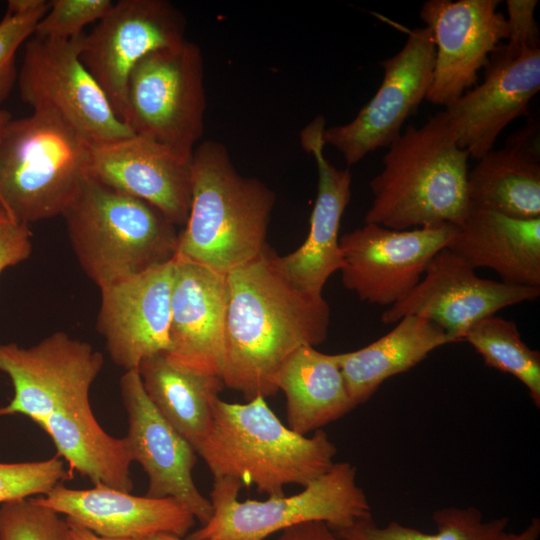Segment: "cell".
<instances>
[{
    "label": "cell",
    "instance_id": "obj_1",
    "mask_svg": "<svg viewBox=\"0 0 540 540\" xmlns=\"http://www.w3.org/2000/svg\"><path fill=\"white\" fill-rule=\"evenodd\" d=\"M267 245L226 274L221 378L246 401L274 395L272 380L295 350L327 337L330 307L322 294L303 292L278 270Z\"/></svg>",
    "mask_w": 540,
    "mask_h": 540
},
{
    "label": "cell",
    "instance_id": "obj_2",
    "mask_svg": "<svg viewBox=\"0 0 540 540\" xmlns=\"http://www.w3.org/2000/svg\"><path fill=\"white\" fill-rule=\"evenodd\" d=\"M383 168L369 183L373 201L365 223L394 230L461 225L470 212L469 154L443 111L409 126L388 146Z\"/></svg>",
    "mask_w": 540,
    "mask_h": 540
},
{
    "label": "cell",
    "instance_id": "obj_3",
    "mask_svg": "<svg viewBox=\"0 0 540 540\" xmlns=\"http://www.w3.org/2000/svg\"><path fill=\"white\" fill-rule=\"evenodd\" d=\"M337 449L322 429L311 437L286 427L264 397L246 403L217 398L210 430L196 453L215 478L254 485L269 497L283 496L284 487H303L334 465Z\"/></svg>",
    "mask_w": 540,
    "mask_h": 540
},
{
    "label": "cell",
    "instance_id": "obj_4",
    "mask_svg": "<svg viewBox=\"0 0 540 540\" xmlns=\"http://www.w3.org/2000/svg\"><path fill=\"white\" fill-rule=\"evenodd\" d=\"M275 203L261 180L242 176L224 144L207 140L192 155V195L176 258L227 274L265 247Z\"/></svg>",
    "mask_w": 540,
    "mask_h": 540
},
{
    "label": "cell",
    "instance_id": "obj_5",
    "mask_svg": "<svg viewBox=\"0 0 540 540\" xmlns=\"http://www.w3.org/2000/svg\"><path fill=\"white\" fill-rule=\"evenodd\" d=\"M62 216L81 268L99 289L176 257L179 232L161 211L90 175Z\"/></svg>",
    "mask_w": 540,
    "mask_h": 540
},
{
    "label": "cell",
    "instance_id": "obj_6",
    "mask_svg": "<svg viewBox=\"0 0 540 540\" xmlns=\"http://www.w3.org/2000/svg\"><path fill=\"white\" fill-rule=\"evenodd\" d=\"M92 142L53 111L11 119L0 141V203L12 221L63 214L90 175Z\"/></svg>",
    "mask_w": 540,
    "mask_h": 540
},
{
    "label": "cell",
    "instance_id": "obj_7",
    "mask_svg": "<svg viewBox=\"0 0 540 540\" xmlns=\"http://www.w3.org/2000/svg\"><path fill=\"white\" fill-rule=\"evenodd\" d=\"M242 484L215 478L210 492L213 514L185 540H265L294 525L323 521L333 531L345 529L371 514L364 491L356 483V468L338 462L291 496L239 501Z\"/></svg>",
    "mask_w": 540,
    "mask_h": 540
},
{
    "label": "cell",
    "instance_id": "obj_8",
    "mask_svg": "<svg viewBox=\"0 0 540 540\" xmlns=\"http://www.w3.org/2000/svg\"><path fill=\"white\" fill-rule=\"evenodd\" d=\"M205 111L203 58L195 43L155 50L133 68L124 117L133 134L193 154Z\"/></svg>",
    "mask_w": 540,
    "mask_h": 540
},
{
    "label": "cell",
    "instance_id": "obj_9",
    "mask_svg": "<svg viewBox=\"0 0 540 540\" xmlns=\"http://www.w3.org/2000/svg\"><path fill=\"white\" fill-rule=\"evenodd\" d=\"M84 33L68 40L30 37L18 72L20 97L33 111H53L92 143L133 135L81 60Z\"/></svg>",
    "mask_w": 540,
    "mask_h": 540
},
{
    "label": "cell",
    "instance_id": "obj_10",
    "mask_svg": "<svg viewBox=\"0 0 540 540\" xmlns=\"http://www.w3.org/2000/svg\"><path fill=\"white\" fill-rule=\"evenodd\" d=\"M103 355L88 342L55 332L34 346L0 344V371L14 394L0 416L24 415L39 425L51 414L89 403Z\"/></svg>",
    "mask_w": 540,
    "mask_h": 540
},
{
    "label": "cell",
    "instance_id": "obj_11",
    "mask_svg": "<svg viewBox=\"0 0 540 540\" xmlns=\"http://www.w3.org/2000/svg\"><path fill=\"white\" fill-rule=\"evenodd\" d=\"M455 231L452 224L394 230L365 223L339 239L343 285L362 301L392 306L420 282Z\"/></svg>",
    "mask_w": 540,
    "mask_h": 540
},
{
    "label": "cell",
    "instance_id": "obj_12",
    "mask_svg": "<svg viewBox=\"0 0 540 540\" xmlns=\"http://www.w3.org/2000/svg\"><path fill=\"white\" fill-rule=\"evenodd\" d=\"M435 56L430 29L425 26L411 30L403 48L380 62L384 74L375 95L350 122L325 128L324 144L336 148L347 165L388 147L426 99Z\"/></svg>",
    "mask_w": 540,
    "mask_h": 540
},
{
    "label": "cell",
    "instance_id": "obj_13",
    "mask_svg": "<svg viewBox=\"0 0 540 540\" xmlns=\"http://www.w3.org/2000/svg\"><path fill=\"white\" fill-rule=\"evenodd\" d=\"M183 14L166 0H120L82 38L81 60L124 122L129 76L149 53L186 39Z\"/></svg>",
    "mask_w": 540,
    "mask_h": 540
},
{
    "label": "cell",
    "instance_id": "obj_14",
    "mask_svg": "<svg viewBox=\"0 0 540 540\" xmlns=\"http://www.w3.org/2000/svg\"><path fill=\"white\" fill-rule=\"evenodd\" d=\"M424 278L381 315L385 324L407 315L425 318L456 342L479 321L499 310L540 296V287H523L480 278L475 269L447 248L428 263Z\"/></svg>",
    "mask_w": 540,
    "mask_h": 540
},
{
    "label": "cell",
    "instance_id": "obj_15",
    "mask_svg": "<svg viewBox=\"0 0 540 540\" xmlns=\"http://www.w3.org/2000/svg\"><path fill=\"white\" fill-rule=\"evenodd\" d=\"M540 89V46L507 40L489 58L481 84L445 107L458 145L479 160L502 130L528 114Z\"/></svg>",
    "mask_w": 540,
    "mask_h": 540
},
{
    "label": "cell",
    "instance_id": "obj_16",
    "mask_svg": "<svg viewBox=\"0 0 540 540\" xmlns=\"http://www.w3.org/2000/svg\"><path fill=\"white\" fill-rule=\"evenodd\" d=\"M498 0H428L419 15L430 29L436 56L426 96L432 104L448 106L476 86L478 72L494 50L507 40V19Z\"/></svg>",
    "mask_w": 540,
    "mask_h": 540
},
{
    "label": "cell",
    "instance_id": "obj_17",
    "mask_svg": "<svg viewBox=\"0 0 540 540\" xmlns=\"http://www.w3.org/2000/svg\"><path fill=\"white\" fill-rule=\"evenodd\" d=\"M120 393L128 416L124 440L132 460L141 465L148 477L145 495L175 499L204 525L213 509L193 481L196 451L154 407L138 370L125 371L120 379Z\"/></svg>",
    "mask_w": 540,
    "mask_h": 540
},
{
    "label": "cell",
    "instance_id": "obj_18",
    "mask_svg": "<svg viewBox=\"0 0 540 540\" xmlns=\"http://www.w3.org/2000/svg\"><path fill=\"white\" fill-rule=\"evenodd\" d=\"M173 268L174 260L100 289L97 330L125 371L169 348Z\"/></svg>",
    "mask_w": 540,
    "mask_h": 540
},
{
    "label": "cell",
    "instance_id": "obj_19",
    "mask_svg": "<svg viewBox=\"0 0 540 540\" xmlns=\"http://www.w3.org/2000/svg\"><path fill=\"white\" fill-rule=\"evenodd\" d=\"M192 155L133 134L92 143L90 176L146 201L175 226H184L191 204Z\"/></svg>",
    "mask_w": 540,
    "mask_h": 540
},
{
    "label": "cell",
    "instance_id": "obj_20",
    "mask_svg": "<svg viewBox=\"0 0 540 540\" xmlns=\"http://www.w3.org/2000/svg\"><path fill=\"white\" fill-rule=\"evenodd\" d=\"M226 274L174 259L167 361L181 370L221 377Z\"/></svg>",
    "mask_w": 540,
    "mask_h": 540
},
{
    "label": "cell",
    "instance_id": "obj_21",
    "mask_svg": "<svg viewBox=\"0 0 540 540\" xmlns=\"http://www.w3.org/2000/svg\"><path fill=\"white\" fill-rule=\"evenodd\" d=\"M325 124V118L317 116L300 132L301 146L313 156L318 175L309 233L295 251L275 256L281 274L297 289L314 295L322 294L329 277L343 266L339 228L352 183L350 171L338 169L324 155Z\"/></svg>",
    "mask_w": 540,
    "mask_h": 540
},
{
    "label": "cell",
    "instance_id": "obj_22",
    "mask_svg": "<svg viewBox=\"0 0 540 540\" xmlns=\"http://www.w3.org/2000/svg\"><path fill=\"white\" fill-rule=\"evenodd\" d=\"M34 500L94 534L108 539L145 540L158 534L185 538L195 517L171 497L136 496L105 486H55Z\"/></svg>",
    "mask_w": 540,
    "mask_h": 540
},
{
    "label": "cell",
    "instance_id": "obj_23",
    "mask_svg": "<svg viewBox=\"0 0 540 540\" xmlns=\"http://www.w3.org/2000/svg\"><path fill=\"white\" fill-rule=\"evenodd\" d=\"M446 248L473 269L494 270L506 284L540 287V217L471 209Z\"/></svg>",
    "mask_w": 540,
    "mask_h": 540
},
{
    "label": "cell",
    "instance_id": "obj_24",
    "mask_svg": "<svg viewBox=\"0 0 540 540\" xmlns=\"http://www.w3.org/2000/svg\"><path fill=\"white\" fill-rule=\"evenodd\" d=\"M538 125H526L492 149L468 172L470 210H489L506 216L540 217V157Z\"/></svg>",
    "mask_w": 540,
    "mask_h": 540
},
{
    "label": "cell",
    "instance_id": "obj_25",
    "mask_svg": "<svg viewBox=\"0 0 540 540\" xmlns=\"http://www.w3.org/2000/svg\"><path fill=\"white\" fill-rule=\"evenodd\" d=\"M272 384L285 394L288 428L301 435L321 429L356 407L336 354L312 346L300 347L288 356Z\"/></svg>",
    "mask_w": 540,
    "mask_h": 540
},
{
    "label": "cell",
    "instance_id": "obj_26",
    "mask_svg": "<svg viewBox=\"0 0 540 540\" xmlns=\"http://www.w3.org/2000/svg\"><path fill=\"white\" fill-rule=\"evenodd\" d=\"M455 342L433 322L407 315L386 335L361 349L336 354V358L348 394L357 406L388 378L408 371L436 348Z\"/></svg>",
    "mask_w": 540,
    "mask_h": 540
},
{
    "label": "cell",
    "instance_id": "obj_27",
    "mask_svg": "<svg viewBox=\"0 0 540 540\" xmlns=\"http://www.w3.org/2000/svg\"><path fill=\"white\" fill-rule=\"evenodd\" d=\"M51 438L57 456L69 471L87 477L94 486L131 492L133 462L124 438L104 431L96 420L90 403L51 414L38 425Z\"/></svg>",
    "mask_w": 540,
    "mask_h": 540
},
{
    "label": "cell",
    "instance_id": "obj_28",
    "mask_svg": "<svg viewBox=\"0 0 540 540\" xmlns=\"http://www.w3.org/2000/svg\"><path fill=\"white\" fill-rule=\"evenodd\" d=\"M138 372L154 407L196 451L210 430L222 378L176 368L164 353L144 359Z\"/></svg>",
    "mask_w": 540,
    "mask_h": 540
},
{
    "label": "cell",
    "instance_id": "obj_29",
    "mask_svg": "<svg viewBox=\"0 0 540 540\" xmlns=\"http://www.w3.org/2000/svg\"><path fill=\"white\" fill-rule=\"evenodd\" d=\"M437 532L424 533L412 527L390 521L379 526L371 514L351 526L335 532L348 540H499L506 532L508 518L485 520L480 510L446 507L432 514Z\"/></svg>",
    "mask_w": 540,
    "mask_h": 540
},
{
    "label": "cell",
    "instance_id": "obj_30",
    "mask_svg": "<svg viewBox=\"0 0 540 540\" xmlns=\"http://www.w3.org/2000/svg\"><path fill=\"white\" fill-rule=\"evenodd\" d=\"M463 340L487 366L523 383L534 405L540 407V353L523 342L515 322L495 315L487 317L470 328Z\"/></svg>",
    "mask_w": 540,
    "mask_h": 540
},
{
    "label": "cell",
    "instance_id": "obj_31",
    "mask_svg": "<svg viewBox=\"0 0 540 540\" xmlns=\"http://www.w3.org/2000/svg\"><path fill=\"white\" fill-rule=\"evenodd\" d=\"M0 540H69L66 519L34 498L0 506Z\"/></svg>",
    "mask_w": 540,
    "mask_h": 540
},
{
    "label": "cell",
    "instance_id": "obj_32",
    "mask_svg": "<svg viewBox=\"0 0 540 540\" xmlns=\"http://www.w3.org/2000/svg\"><path fill=\"white\" fill-rule=\"evenodd\" d=\"M73 474L57 455L41 461L1 463L0 503L44 496L55 486L71 480Z\"/></svg>",
    "mask_w": 540,
    "mask_h": 540
},
{
    "label": "cell",
    "instance_id": "obj_33",
    "mask_svg": "<svg viewBox=\"0 0 540 540\" xmlns=\"http://www.w3.org/2000/svg\"><path fill=\"white\" fill-rule=\"evenodd\" d=\"M39 20L33 36L68 40L83 33V28L100 21L112 8L111 0H52Z\"/></svg>",
    "mask_w": 540,
    "mask_h": 540
},
{
    "label": "cell",
    "instance_id": "obj_34",
    "mask_svg": "<svg viewBox=\"0 0 540 540\" xmlns=\"http://www.w3.org/2000/svg\"><path fill=\"white\" fill-rule=\"evenodd\" d=\"M50 7L25 14L6 12L0 21V107L17 82L15 56L19 47L33 36L39 20ZM1 109V108H0Z\"/></svg>",
    "mask_w": 540,
    "mask_h": 540
},
{
    "label": "cell",
    "instance_id": "obj_35",
    "mask_svg": "<svg viewBox=\"0 0 540 540\" xmlns=\"http://www.w3.org/2000/svg\"><path fill=\"white\" fill-rule=\"evenodd\" d=\"M31 237L32 233L26 224L8 221L0 225V274L30 255Z\"/></svg>",
    "mask_w": 540,
    "mask_h": 540
},
{
    "label": "cell",
    "instance_id": "obj_36",
    "mask_svg": "<svg viewBox=\"0 0 540 540\" xmlns=\"http://www.w3.org/2000/svg\"><path fill=\"white\" fill-rule=\"evenodd\" d=\"M277 540H348L336 534L323 521H309L282 531Z\"/></svg>",
    "mask_w": 540,
    "mask_h": 540
},
{
    "label": "cell",
    "instance_id": "obj_37",
    "mask_svg": "<svg viewBox=\"0 0 540 540\" xmlns=\"http://www.w3.org/2000/svg\"><path fill=\"white\" fill-rule=\"evenodd\" d=\"M49 5L46 0H10L7 5V12L12 14H25L37 11Z\"/></svg>",
    "mask_w": 540,
    "mask_h": 540
},
{
    "label": "cell",
    "instance_id": "obj_38",
    "mask_svg": "<svg viewBox=\"0 0 540 540\" xmlns=\"http://www.w3.org/2000/svg\"><path fill=\"white\" fill-rule=\"evenodd\" d=\"M540 535V519L533 518L530 523L518 533L505 532L499 540H537Z\"/></svg>",
    "mask_w": 540,
    "mask_h": 540
},
{
    "label": "cell",
    "instance_id": "obj_39",
    "mask_svg": "<svg viewBox=\"0 0 540 540\" xmlns=\"http://www.w3.org/2000/svg\"><path fill=\"white\" fill-rule=\"evenodd\" d=\"M66 521L69 527V540H129L103 538L69 519Z\"/></svg>",
    "mask_w": 540,
    "mask_h": 540
},
{
    "label": "cell",
    "instance_id": "obj_40",
    "mask_svg": "<svg viewBox=\"0 0 540 540\" xmlns=\"http://www.w3.org/2000/svg\"><path fill=\"white\" fill-rule=\"evenodd\" d=\"M12 119L11 114L3 109H0V141L5 130L6 125Z\"/></svg>",
    "mask_w": 540,
    "mask_h": 540
},
{
    "label": "cell",
    "instance_id": "obj_41",
    "mask_svg": "<svg viewBox=\"0 0 540 540\" xmlns=\"http://www.w3.org/2000/svg\"><path fill=\"white\" fill-rule=\"evenodd\" d=\"M145 540H182V539L172 536V535L158 534V535L151 536Z\"/></svg>",
    "mask_w": 540,
    "mask_h": 540
},
{
    "label": "cell",
    "instance_id": "obj_42",
    "mask_svg": "<svg viewBox=\"0 0 540 540\" xmlns=\"http://www.w3.org/2000/svg\"><path fill=\"white\" fill-rule=\"evenodd\" d=\"M8 221H12L11 218L9 217L8 213L6 212V210L4 209V207L1 205L0 203V225L5 223V222H8Z\"/></svg>",
    "mask_w": 540,
    "mask_h": 540
}]
</instances>
